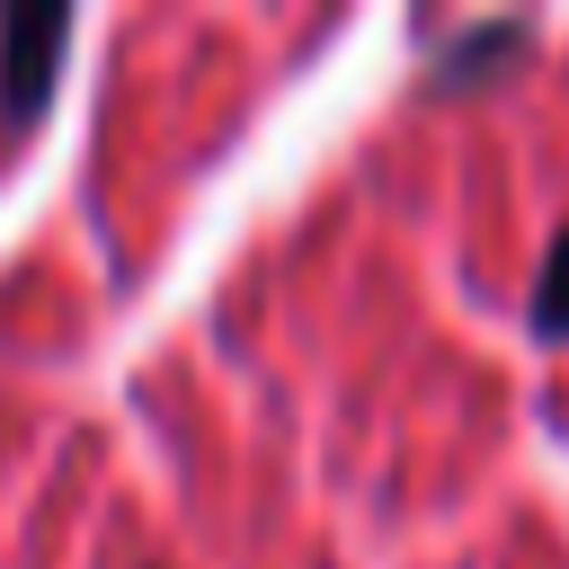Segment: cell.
Listing matches in <instances>:
<instances>
[{"label": "cell", "instance_id": "cell-1", "mask_svg": "<svg viewBox=\"0 0 569 569\" xmlns=\"http://www.w3.org/2000/svg\"><path fill=\"white\" fill-rule=\"evenodd\" d=\"M62 53H71V18L62 9H9L0 18V124L9 133H27L53 107Z\"/></svg>", "mask_w": 569, "mask_h": 569}, {"label": "cell", "instance_id": "cell-2", "mask_svg": "<svg viewBox=\"0 0 569 569\" xmlns=\"http://www.w3.org/2000/svg\"><path fill=\"white\" fill-rule=\"evenodd\" d=\"M525 36H533V18H507V27H498V18H480V27H462V36H453V44H445V53L427 62V71H436L445 89H453V80H480V62H498V53H516Z\"/></svg>", "mask_w": 569, "mask_h": 569}, {"label": "cell", "instance_id": "cell-3", "mask_svg": "<svg viewBox=\"0 0 569 569\" xmlns=\"http://www.w3.org/2000/svg\"><path fill=\"white\" fill-rule=\"evenodd\" d=\"M533 329L542 338H569V231H551V249L533 267Z\"/></svg>", "mask_w": 569, "mask_h": 569}]
</instances>
